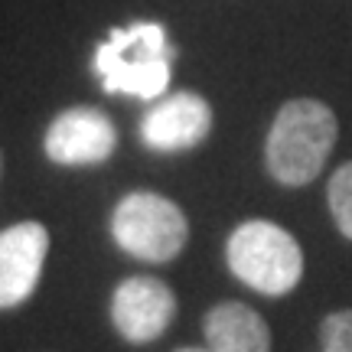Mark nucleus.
Listing matches in <instances>:
<instances>
[{"mask_svg": "<svg viewBox=\"0 0 352 352\" xmlns=\"http://www.w3.org/2000/svg\"><path fill=\"white\" fill-rule=\"evenodd\" d=\"M176 316V294L157 277L138 274L118 284L111 297L114 329L134 346L160 340Z\"/></svg>", "mask_w": 352, "mask_h": 352, "instance_id": "39448f33", "label": "nucleus"}, {"mask_svg": "<svg viewBox=\"0 0 352 352\" xmlns=\"http://www.w3.org/2000/svg\"><path fill=\"white\" fill-rule=\"evenodd\" d=\"M327 199H329V212H333L336 228L352 241V160L342 164L340 170L333 173L329 189H327Z\"/></svg>", "mask_w": 352, "mask_h": 352, "instance_id": "9d476101", "label": "nucleus"}, {"mask_svg": "<svg viewBox=\"0 0 352 352\" xmlns=\"http://www.w3.org/2000/svg\"><path fill=\"white\" fill-rule=\"evenodd\" d=\"M50 252V232L39 222H16L0 232V310L33 297Z\"/></svg>", "mask_w": 352, "mask_h": 352, "instance_id": "6e6552de", "label": "nucleus"}, {"mask_svg": "<svg viewBox=\"0 0 352 352\" xmlns=\"http://www.w3.org/2000/svg\"><path fill=\"white\" fill-rule=\"evenodd\" d=\"M226 258L228 271L264 297H284L303 277V252L297 239L267 219L241 222L228 235Z\"/></svg>", "mask_w": 352, "mask_h": 352, "instance_id": "7ed1b4c3", "label": "nucleus"}, {"mask_svg": "<svg viewBox=\"0 0 352 352\" xmlns=\"http://www.w3.org/2000/svg\"><path fill=\"white\" fill-rule=\"evenodd\" d=\"M176 352H209V349H176Z\"/></svg>", "mask_w": 352, "mask_h": 352, "instance_id": "f8f14e48", "label": "nucleus"}, {"mask_svg": "<svg viewBox=\"0 0 352 352\" xmlns=\"http://www.w3.org/2000/svg\"><path fill=\"white\" fill-rule=\"evenodd\" d=\"M0 170H3V157H0Z\"/></svg>", "mask_w": 352, "mask_h": 352, "instance_id": "ddd939ff", "label": "nucleus"}, {"mask_svg": "<svg viewBox=\"0 0 352 352\" xmlns=\"http://www.w3.org/2000/svg\"><path fill=\"white\" fill-rule=\"evenodd\" d=\"M323 352H352V310H336L320 323Z\"/></svg>", "mask_w": 352, "mask_h": 352, "instance_id": "9b49d317", "label": "nucleus"}, {"mask_svg": "<svg viewBox=\"0 0 352 352\" xmlns=\"http://www.w3.org/2000/svg\"><path fill=\"white\" fill-rule=\"evenodd\" d=\"M111 239L131 258L147 264H166L183 252L189 222L183 209L160 192H127L111 212Z\"/></svg>", "mask_w": 352, "mask_h": 352, "instance_id": "20e7f679", "label": "nucleus"}, {"mask_svg": "<svg viewBox=\"0 0 352 352\" xmlns=\"http://www.w3.org/2000/svg\"><path fill=\"white\" fill-rule=\"evenodd\" d=\"M212 131V108L196 91H176L160 98L140 121V140L160 153L189 151L209 138Z\"/></svg>", "mask_w": 352, "mask_h": 352, "instance_id": "0eeeda50", "label": "nucleus"}, {"mask_svg": "<svg viewBox=\"0 0 352 352\" xmlns=\"http://www.w3.org/2000/svg\"><path fill=\"white\" fill-rule=\"evenodd\" d=\"M336 138H340V124H336V114L329 111V104L316 98H294L280 104L274 124L267 131V144H264L267 173L280 186L314 183L327 157L333 153Z\"/></svg>", "mask_w": 352, "mask_h": 352, "instance_id": "f257e3e1", "label": "nucleus"}, {"mask_svg": "<svg viewBox=\"0 0 352 352\" xmlns=\"http://www.w3.org/2000/svg\"><path fill=\"white\" fill-rule=\"evenodd\" d=\"M209 352H271V329L248 303L222 300L202 316Z\"/></svg>", "mask_w": 352, "mask_h": 352, "instance_id": "1a4fd4ad", "label": "nucleus"}, {"mask_svg": "<svg viewBox=\"0 0 352 352\" xmlns=\"http://www.w3.org/2000/svg\"><path fill=\"white\" fill-rule=\"evenodd\" d=\"M43 147H46V157L59 166H95L114 153L118 131L104 111L78 104L52 118Z\"/></svg>", "mask_w": 352, "mask_h": 352, "instance_id": "423d86ee", "label": "nucleus"}, {"mask_svg": "<svg viewBox=\"0 0 352 352\" xmlns=\"http://www.w3.org/2000/svg\"><path fill=\"white\" fill-rule=\"evenodd\" d=\"M176 50L160 23H131L108 33L95 50V72L108 95H134L140 101L164 98Z\"/></svg>", "mask_w": 352, "mask_h": 352, "instance_id": "f03ea898", "label": "nucleus"}]
</instances>
